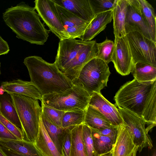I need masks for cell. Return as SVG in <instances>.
<instances>
[{"label": "cell", "mask_w": 156, "mask_h": 156, "mask_svg": "<svg viewBox=\"0 0 156 156\" xmlns=\"http://www.w3.org/2000/svg\"><path fill=\"white\" fill-rule=\"evenodd\" d=\"M2 17L18 38L40 45L47 41L50 30L45 28L34 8L21 2L6 9Z\"/></svg>", "instance_id": "cell-1"}, {"label": "cell", "mask_w": 156, "mask_h": 156, "mask_svg": "<svg viewBox=\"0 0 156 156\" xmlns=\"http://www.w3.org/2000/svg\"><path fill=\"white\" fill-rule=\"evenodd\" d=\"M97 44L95 40L85 41L67 38L60 40L54 62L73 82L83 67L96 57Z\"/></svg>", "instance_id": "cell-2"}, {"label": "cell", "mask_w": 156, "mask_h": 156, "mask_svg": "<svg viewBox=\"0 0 156 156\" xmlns=\"http://www.w3.org/2000/svg\"><path fill=\"white\" fill-rule=\"evenodd\" d=\"M23 62L28 69L30 81L43 95L64 91L74 85L55 62H48L37 56L27 57Z\"/></svg>", "instance_id": "cell-3"}, {"label": "cell", "mask_w": 156, "mask_h": 156, "mask_svg": "<svg viewBox=\"0 0 156 156\" xmlns=\"http://www.w3.org/2000/svg\"><path fill=\"white\" fill-rule=\"evenodd\" d=\"M10 95L21 123L23 140L34 143L39 132L42 107L38 100L17 94Z\"/></svg>", "instance_id": "cell-4"}, {"label": "cell", "mask_w": 156, "mask_h": 156, "mask_svg": "<svg viewBox=\"0 0 156 156\" xmlns=\"http://www.w3.org/2000/svg\"><path fill=\"white\" fill-rule=\"evenodd\" d=\"M154 81L140 82L134 79L126 82L121 87L114 97L116 105L141 117L146 100Z\"/></svg>", "instance_id": "cell-5"}, {"label": "cell", "mask_w": 156, "mask_h": 156, "mask_svg": "<svg viewBox=\"0 0 156 156\" xmlns=\"http://www.w3.org/2000/svg\"><path fill=\"white\" fill-rule=\"evenodd\" d=\"M91 96L80 85L74 84L64 91L43 95L41 104L58 110L67 112L86 109Z\"/></svg>", "instance_id": "cell-6"}, {"label": "cell", "mask_w": 156, "mask_h": 156, "mask_svg": "<svg viewBox=\"0 0 156 156\" xmlns=\"http://www.w3.org/2000/svg\"><path fill=\"white\" fill-rule=\"evenodd\" d=\"M110 74L108 64L95 57L83 67L73 83L81 86L91 96L94 93H101L107 86Z\"/></svg>", "instance_id": "cell-7"}, {"label": "cell", "mask_w": 156, "mask_h": 156, "mask_svg": "<svg viewBox=\"0 0 156 156\" xmlns=\"http://www.w3.org/2000/svg\"><path fill=\"white\" fill-rule=\"evenodd\" d=\"M125 29L134 64L140 62L156 67V42L146 37L136 27L125 26Z\"/></svg>", "instance_id": "cell-8"}, {"label": "cell", "mask_w": 156, "mask_h": 156, "mask_svg": "<svg viewBox=\"0 0 156 156\" xmlns=\"http://www.w3.org/2000/svg\"><path fill=\"white\" fill-rule=\"evenodd\" d=\"M118 110L123 121L138 151L141 152L144 148L151 149L153 142L146 129V122L141 117L121 108Z\"/></svg>", "instance_id": "cell-9"}, {"label": "cell", "mask_w": 156, "mask_h": 156, "mask_svg": "<svg viewBox=\"0 0 156 156\" xmlns=\"http://www.w3.org/2000/svg\"><path fill=\"white\" fill-rule=\"evenodd\" d=\"M34 8L50 30L60 40L69 38L64 28L53 0H36Z\"/></svg>", "instance_id": "cell-10"}, {"label": "cell", "mask_w": 156, "mask_h": 156, "mask_svg": "<svg viewBox=\"0 0 156 156\" xmlns=\"http://www.w3.org/2000/svg\"><path fill=\"white\" fill-rule=\"evenodd\" d=\"M114 44L112 62L114 67L121 75H128L131 73L134 63L126 36L115 37Z\"/></svg>", "instance_id": "cell-11"}, {"label": "cell", "mask_w": 156, "mask_h": 156, "mask_svg": "<svg viewBox=\"0 0 156 156\" xmlns=\"http://www.w3.org/2000/svg\"><path fill=\"white\" fill-rule=\"evenodd\" d=\"M55 6L62 23L69 38H79L83 34L90 22L80 19L56 4Z\"/></svg>", "instance_id": "cell-12"}, {"label": "cell", "mask_w": 156, "mask_h": 156, "mask_svg": "<svg viewBox=\"0 0 156 156\" xmlns=\"http://www.w3.org/2000/svg\"><path fill=\"white\" fill-rule=\"evenodd\" d=\"M89 105L97 108L113 126L117 127L123 124L118 109L101 93H94L91 96Z\"/></svg>", "instance_id": "cell-13"}, {"label": "cell", "mask_w": 156, "mask_h": 156, "mask_svg": "<svg viewBox=\"0 0 156 156\" xmlns=\"http://www.w3.org/2000/svg\"><path fill=\"white\" fill-rule=\"evenodd\" d=\"M3 91L9 94H17L42 101L43 95L30 82L20 79L3 81L1 83Z\"/></svg>", "instance_id": "cell-14"}, {"label": "cell", "mask_w": 156, "mask_h": 156, "mask_svg": "<svg viewBox=\"0 0 156 156\" xmlns=\"http://www.w3.org/2000/svg\"><path fill=\"white\" fill-rule=\"evenodd\" d=\"M112 151L113 156H136L137 147L123 124L117 128V135Z\"/></svg>", "instance_id": "cell-15"}, {"label": "cell", "mask_w": 156, "mask_h": 156, "mask_svg": "<svg viewBox=\"0 0 156 156\" xmlns=\"http://www.w3.org/2000/svg\"><path fill=\"white\" fill-rule=\"evenodd\" d=\"M127 2L125 26L137 28L144 36L152 40L150 30L144 20L138 0H127Z\"/></svg>", "instance_id": "cell-16"}, {"label": "cell", "mask_w": 156, "mask_h": 156, "mask_svg": "<svg viewBox=\"0 0 156 156\" xmlns=\"http://www.w3.org/2000/svg\"><path fill=\"white\" fill-rule=\"evenodd\" d=\"M55 4L65 9L74 15L89 22L94 15L89 0H53Z\"/></svg>", "instance_id": "cell-17"}, {"label": "cell", "mask_w": 156, "mask_h": 156, "mask_svg": "<svg viewBox=\"0 0 156 156\" xmlns=\"http://www.w3.org/2000/svg\"><path fill=\"white\" fill-rule=\"evenodd\" d=\"M112 20V10L95 15L90 23L83 34L79 39L85 41L92 40L105 29L107 25L111 23Z\"/></svg>", "instance_id": "cell-18"}, {"label": "cell", "mask_w": 156, "mask_h": 156, "mask_svg": "<svg viewBox=\"0 0 156 156\" xmlns=\"http://www.w3.org/2000/svg\"><path fill=\"white\" fill-rule=\"evenodd\" d=\"M34 144L43 156H62L48 135L41 117L38 133Z\"/></svg>", "instance_id": "cell-19"}, {"label": "cell", "mask_w": 156, "mask_h": 156, "mask_svg": "<svg viewBox=\"0 0 156 156\" xmlns=\"http://www.w3.org/2000/svg\"><path fill=\"white\" fill-rule=\"evenodd\" d=\"M127 5V0H117L112 10L115 37H121L126 36L125 21Z\"/></svg>", "instance_id": "cell-20"}, {"label": "cell", "mask_w": 156, "mask_h": 156, "mask_svg": "<svg viewBox=\"0 0 156 156\" xmlns=\"http://www.w3.org/2000/svg\"><path fill=\"white\" fill-rule=\"evenodd\" d=\"M0 144L23 156H43L34 143L20 140H0Z\"/></svg>", "instance_id": "cell-21"}, {"label": "cell", "mask_w": 156, "mask_h": 156, "mask_svg": "<svg viewBox=\"0 0 156 156\" xmlns=\"http://www.w3.org/2000/svg\"><path fill=\"white\" fill-rule=\"evenodd\" d=\"M141 117L146 122L148 133L156 125V80L146 100Z\"/></svg>", "instance_id": "cell-22"}, {"label": "cell", "mask_w": 156, "mask_h": 156, "mask_svg": "<svg viewBox=\"0 0 156 156\" xmlns=\"http://www.w3.org/2000/svg\"><path fill=\"white\" fill-rule=\"evenodd\" d=\"M84 124L95 129L117 127L112 125L97 108L89 105L86 110Z\"/></svg>", "instance_id": "cell-23"}, {"label": "cell", "mask_w": 156, "mask_h": 156, "mask_svg": "<svg viewBox=\"0 0 156 156\" xmlns=\"http://www.w3.org/2000/svg\"><path fill=\"white\" fill-rule=\"evenodd\" d=\"M41 119L48 135L62 155V148L63 140L70 127L63 128L55 125L51 122L42 112Z\"/></svg>", "instance_id": "cell-24"}, {"label": "cell", "mask_w": 156, "mask_h": 156, "mask_svg": "<svg viewBox=\"0 0 156 156\" xmlns=\"http://www.w3.org/2000/svg\"><path fill=\"white\" fill-rule=\"evenodd\" d=\"M0 112L4 117L22 131L21 123L10 96L6 93L0 94Z\"/></svg>", "instance_id": "cell-25"}, {"label": "cell", "mask_w": 156, "mask_h": 156, "mask_svg": "<svg viewBox=\"0 0 156 156\" xmlns=\"http://www.w3.org/2000/svg\"><path fill=\"white\" fill-rule=\"evenodd\" d=\"M134 79L140 82H153L156 80V67L146 63L134 64L131 72Z\"/></svg>", "instance_id": "cell-26"}, {"label": "cell", "mask_w": 156, "mask_h": 156, "mask_svg": "<svg viewBox=\"0 0 156 156\" xmlns=\"http://www.w3.org/2000/svg\"><path fill=\"white\" fill-rule=\"evenodd\" d=\"M144 20L150 30L152 40L156 42V16L154 9L145 0H138Z\"/></svg>", "instance_id": "cell-27"}, {"label": "cell", "mask_w": 156, "mask_h": 156, "mask_svg": "<svg viewBox=\"0 0 156 156\" xmlns=\"http://www.w3.org/2000/svg\"><path fill=\"white\" fill-rule=\"evenodd\" d=\"M83 125L71 129L72 143L69 156H87L83 137Z\"/></svg>", "instance_id": "cell-28"}, {"label": "cell", "mask_w": 156, "mask_h": 156, "mask_svg": "<svg viewBox=\"0 0 156 156\" xmlns=\"http://www.w3.org/2000/svg\"><path fill=\"white\" fill-rule=\"evenodd\" d=\"M91 129L94 148L98 156L111 151L116 138L104 136L94 129Z\"/></svg>", "instance_id": "cell-29"}, {"label": "cell", "mask_w": 156, "mask_h": 156, "mask_svg": "<svg viewBox=\"0 0 156 156\" xmlns=\"http://www.w3.org/2000/svg\"><path fill=\"white\" fill-rule=\"evenodd\" d=\"M86 110L65 112L62 118V127L67 128L84 124Z\"/></svg>", "instance_id": "cell-30"}, {"label": "cell", "mask_w": 156, "mask_h": 156, "mask_svg": "<svg viewBox=\"0 0 156 156\" xmlns=\"http://www.w3.org/2000/svg\"><path fill=\"white\" fill-rule=\"evenodd\" d=\"M114 45L113 41L107 37L102 42L97 43L96 57L102 60L107 64L112 62Z\"/></svg>", "instance_id": "cell-31"}, {"label": "cell", "mask_w": 156, "mask_h": 156, "mask_svg": "<svg viewBox=\"0 0 156 156\" xmlns=\"http://www.w3.org/2000/svg\"><path fill=\"white\" fill-rule=\"evenodd\" d=\"M117 0H89L94 15L110 10L114 7Z\"/></svg>", "instance_id": "cell-32"}, {"label": "cell", "mask_w": 156, "mask_h": 156, "mask_svg": "<svg viewBox=\"0 0 156 156\" xmlns=\"http://www.w3.org/2000/svg\"><path fill=\"white\" fill-rule=\"evenodd\" d=\"M42 112L52 123L62 127V122L65 112L46 106L41 104Z\"/></svg>", "instance_id": "cell-33"}, {"label": "cell", "mask_w": 156, "mask_h": 156, "mask_svg": "<svg viewBox=\"0 0 156 156\" xmlns=\"http://www.w3.org/2000/svg\"><path fill=\"white\" fill-rule=\"evenodd\" d=\"M82 133L87 156H98L94 148L91 128L83 124Z\"/></svg>", "instance_id": "cell-34"}, {"label": "cell", "mask_w": 156, "mask_h": 156, "mask_svg": "<svg viewBox=\"0 0 156 156\" xmlns=\"http://www.w3.org/2000/svg\"><path fill=\"white\" fill-rule=\"evenodd\" d=\"M0 122L18 139L23 140L22 131L4 117L0 112Z\"/></svg>", "instance_id": "cell-35"}, {"label": "cell", "mask_w": 156, "mask_h": 156, "mask_svg": "<svg viewBox=\"0 0 156 156\" xmlns=\"http://www.w3.org/2000/svg\"><path fill=\"white\" fill-rule=\"evenodd\" d=\"M73 127L69 128L64 137L62 148V156H69L72 143L71 129Z\"/></svg>", "instance_id": "cell-36"}, {"label": "cell", "mask_w": 156, "mask_h": 156, "mask_svg": "<svg viewBox=\"0 0 156 156\" xmlns=\"http://www.w3.org/2000/svg\"><path fill=\"white\" fill-rule=\"evenodd\" d=\"M0 140H19L0 122Z\"/></svg>", "instance_id": "cell-37"}, {"label": "cell", "mask_w": 156, "mask_h": 156, "mask_svg": "<svg viewBox=\"0 0 156 156\" xmlns=\"http://www.w3.org/2000/svg\"><path fill=\"white\" fill-rule=\"evenodd\" d=\"M117 128H108L100 129H94L104 136L110 138H116Z\"/></svg>", "instance_id": "cell-38"}, {"label": "cell", "mask_w": 156, "mask_h": 156, "mask_svg": "<svg viewBox=\"0 0 156 156\" xmlns=\"http://www.w3.org/2000/svg\"><path fill=\"white\" fill-rule=\"evenodd\" d=\"M9 51L7 42L0 36V56L7 54Z\"/></svg>", "instance_id": "cell-39"}, {"label": "cell", "mask_w": 156, "mask_h": 156, "mask_svg": "<svg viewBox=\"0 0 156 156\" xmlns=\"http://www.w3.org/2000/svg\"><path fill=\"white\" fill-rule=\"evenodd\" d=\"M0 150L5 156H23L0 144Z\"/></svg>", "instance_id": "cell-40"}, {"label": "cell", "mask_w": 156, "mask_h": 156, "mask_svg": "<svg viewBox=\"0 0 156 156\" xmlns=\"http://www.w3.org/2000/svg\"><path fill=\"white\" fill-rule=\"evenodd\" d=\"M98 156H113L112 150L109 152L99 155Z\"/></svg>", "instance_id": "cell-41"}, {"label": "cell", "mask_w": 156, "mask_h": 156, "mask_svg": "<svg viewBox=\"0 0 156 156\" xmlns=\"http://www.w3.org/2000/svg\"><path fill=\"white\" fill-rule=\"evenodd\" d=\"M0 156H5V155L0 150Z\"/></svg>", "instance_id": "cell-42"}, {"label": "cell", "mask_w": 156, "mask_h": 156, "mask_svg": "<svg viewBox=\"0 0 156 156\" xmlns=\"http://www.w3.org/2000/svg\"><path fill=\"white\" fill-rule=\"evenodd\" d=\"M1 63L0 62V76L1 74Z\"/></svg>", "instance_id": "cell-43"}]
</instances>
